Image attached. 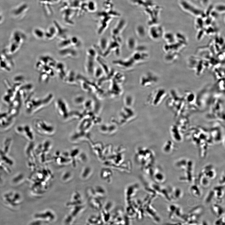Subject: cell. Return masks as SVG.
Listing matches in <instances>:
<instances>
[{
    "label": "cell",
    "mask_w": 225,
    "mask_h": 225,
    "mask_svg": "<svg viewBox=\"0 0 225 225\" xmlns=\"http://www.w3.org/2000/svg\"><path fill=\"white\" fill-rule=\"evenodd\" d=\"M211 210L213 214L217 218L224 215V209L220 205L216 203L212 204L211 206Z\"/></svg>",
    "instance_id": "7c38bea8"
},
{
    "label": "cell",
    "mask_w": 225,
    "mask_h": 225,
    "mask_svg": "<svg viewBox=\"0 0 225 225\" xmlns=\"http://www.w3.org/2000/svg\"><path fill=\"white\" fill-rule=\"evenodd\" d=\"M186 45H187L176 41L172 44H166L165 45L163 46V50L165 54L180 53L185 48Z\"/></svg>",
    "instance_id": "5b68a950"
},
{
    "label": "cell",
    "mask_w": 225,
    "mask_h": 225,
    "mask_svg": "<svg viewBox=\"0 0 225 225\" xmlns=\"http://www.w3.org/2000/svg\"><path fill=\"white\" fill-rule=\"evenodd\" d=\"M162 29L160 28H153L150 32V36L151 38L155 40H158L163 37L164 34Z\"/></svg>",
    "instance_id": "5bb4252c"
},
{
    "label": "cell",
    "mask_w": 225,
    "mask_h": 225,
    "mask_svg": "<svg viewBox=\"0 0 225 225\" xmlns=\"http://www.w3.org/2000/svg\"><path fill=\"white\" fill-rule=\"evenodd\" d=\"M215 199L214 191L212 189L208 194L205 199V202L207 203H210L213 200Z\"/></svg>",
    "instance_id": "7402d4cb"
},
{
    "label": "cell",
    "mask_w": 225,
    "mask_h": 225,
    "mask_svg": "<svg viewBox=\"0 0 225 225\" xmlns=\"http://www.w3.org/2000/svg\"><path fill=\"white\" fill-rule=\"evenodd\" d=\"M167 44H171L176 41L175 35L170 32L164 34L163 37Z\"/></svg>",
    "instance_id": "e0dca14e"
},
{
    "label": "cell",
    "mask_w": 225,
    "mask_h": 225,
    "mask_svg": "<svg viewBox=\"0 0 225 225\" xmlns=\"http://www.w3.org/2000/svg\"><path fill=\"white\" fill-rule=\"evenodd\" d=\"M109 45L106 39H102L100 44V48L102 50L105 51L108 49Z\"/></svg>",
    "instance_id": "603a6c76"
},
{
    "label": "cell",
    "mask_w": 225,
    "mask_h": 225,
    "mask_svg": "<svg viewBox=\"0 0 225 225\" xmlns=\"http://www.w3.org/2000/svg\"><path fill=\"white\" fill-rule=\"evenodd\" d=\"M218 219L215 222V224L216 225H225V216L218 218Z\"/></svg>",
    "instance_id": "484cf974"
},
{
    "label": "cell",
    "mask_w": 225,
    "mask_h": 225,
    "mask_svg": "<svg viewBox=\"0 0 225 225\" xmlns=\"http://www.w3.org/2000/svg\"><path fill=\"white\" fill-rule=\"evenodd\" d=\"M103 70L102 69L100 68V67L96 69H95L94 70V73L97 77H99L100 76L103 74Z\"/></svg>",
    "instance_id": "4316f807"
},
{
    "label": "cell",
    "mask_w": 225,
    "mask_h": 225,
    "mask_svg": "<svg viewBox=\"0 0 225 225\" xmlns=\"http://www.w3.org/2000/svg\"><path fill=\"white\" fill-rule=\"evenodd\" d=\"M184 174L179 178L182 182L186 183H192L194 180L193 170H186L184 171Z\"/></svg>",
    "instance_id": "30bf717a"
},
{
    "label": "cell",
    "mask_w": 225,
    "mask_h": 225,
    "mask_svg": "<svg viewBox=\"0 0 225 225\" xmlns=\"http://www.w3.org/2000/svg\"><path fill=\"white\" fill-rule=\"evenodd\" d=\"M188 65L194 70L197 76H200L203 73L206 69L209 67L208 62L200 57L191 56L188 61Z\"/></svg>",
    "instance_id": "7a4b0ae2"
},
{
    "label": "cell",
    "mask_w": 225,
    "mask_h": 225,
    "mask_svg": "<svg viewBox=\"0 0 225 225\" xmlns=\"http://www.w3.org/2000/svg\"><path fill=\"white\" fill-rule=\"evenodd\" d=\"M200 173L210 180L215 179L217 176L215 168L210 165L205 166L202 169Z\"/></svg>",
    "instance_id": "52a82bcc"
},
{
    "label": "cell",
    "mask_w": 225,
    "mask_h": 225,
    "mask_svg": "<svg viewBox=\"0 0 225 225\" xmlns=\"http://www.w3.org/2000/svg\"><path fill=\"white\" fill-rule=\"evenodd\" d=\"M197 180L199 185L203 188H207L210 185V180L200 173Z\"/></svg>",
    "instance_id": "4fadbf2b"
},
{
    "label": "cell",
    "mask_w": 225,
    "mask_h": 225,
    "mask_svg": "<svg viewBox=\"0 0 225 225\" xmlns=\"http://www.w3.org/2000/svg\"><path fill=\"white\" fill-rule=\"evenodd\" d=\"M24 38L22 34L18 32L15 33L11 41L6 48L5 53L9 56L16 54L21 48Z\"/></svg>",
    "instance_id": "6da1fadb"
},
{
    "label": "cell",
    "mask_w": 225,
    "mask_h": 225,
    "mask_svg": "<svg viewBox=\"0 0 225 225\" xmlns=\"http://www.w3.org/2000/svg\"><path fill=\"white\" fill-rule=\"evenodd\" d=\"M203 210V209L202 207L198 206L190 210L188 213L194 215L199 218L202 214Z\"/></svg>",
    "instance_id": "ac0fdd59"
},
{
    "label": "cell",
    "mask_w": 225,
    "mask_h": 225,
    "mask_svg": "<svg viewBox=\"0 0 225 225\" xmlns=\"http://www.w3.org/2000/svg\"><path fill=\"white\" fill-rule=\"evenodd\" d=\"M190 187V191L192 195L195 198H199L201 195L200 186L198 183L197 179H194Z\"/></svg>",
    "instance_id": "ba28073f"
},
{
    "label": "cell",
    "mask_w": 225,
    "mask_h": 225,
    "mask_svg": "<svg viewBox=\"0 0 225 225\" xmlns=\"http://www.w3.org/2000/svg\"><path fill=\"white\" fill-rule=\"evenodd\" d=\"M215 88L217 89L220 90H224V78H223L218 79L217 83Z\"/></svg>",
    "instance_id": "ffe728a7"
},
{
    "label": "cell",
    "mask_w": 225,
    "mask_h": 225,
    "mask_svg": "<svg viewBox=\"0 0 225 225\" xmlns=\"http://www.w3.org/2000/svg\"><path fill=\"white\" fill-rule=\"evenodd\" d=\"M202 18H203L198 17L196 22V26L197 27V28L201 30L202 29V27H203L204 22L203 20H202Z\"/></svg>",
    "instance_id": "d4e9b609"
},
{
    "label": "cell",
    "mask_w": 225,
    "mask_h": 225,
    "mask_svg": "<svg viewBox=\"0 0 225 225\" xmlns=\"http://www.w3.org/2000/svg\"><path fill=\"white\" fill-rule=\"evenodd\" d=\"M180 53H169L166 54L165 56V60L168 63H172L176 60L179 57Z\"/></svg>",
    "instance_id": "2e32d148"
},
{
    "label": "cell",
    "mask_w": 225,
    "mask_h": 225,
    "mask_svg": "<svg viewBox=\"0 0 225 225\" xmlns=\"http://www.w3.org/2000/svg\"><path fill=\"white\" fill-rule=\"evenodd\" d=\"M204 34V31L202 29L200 30L199 32L197 34V38L198 40H200L203 37Z\"/></svg>",
    "instance_id": "f1b7e54d"
},
{
    "label": "cell",
    "mask_w": 225,
    "mask_h": 225,
    "mask_svg": "<svg viewBox=\"0 0 225 225\" xmlns=\"http://www.w3.org/2000/svg\"><path fill=\"white\" fill-rule=\"evenodd\" d=\"M158 81V77L151 72H148L143 75L141 79V85L144 87L152 85Z\"/></svg>",
    "instance_id": "8992f818"
},
{
    "label": "cell",
    "mask_w": 225,
    "mask_h": 225,
    "mask_svg": "<svg viewBox=\"0 0 225 225\" xmlns=\"http://www.w3.org/2000/svg\"><path fill=\"white\" fill-rule=\"evenodd\" d=\"M170 193L171 200H178L181 199L183 195L182 190L180 188L177 187L171 189Z\"/></svg>",
    "instance_id": "8fae6325"
},
{
    "label": "cell",
    "mask_w": 225,
    "mask_h": 225,
    "mask_svg": "<svg viewBox=\"0 0 225 225\" xmlns=\"http://www.w3.org/2000/svg\"><path fill=\"white\" fill-rule=\"evenodd\" d=\"M225 174L224 173L222 174L220 177L219 180V183L220 185L225 186Z\"/></svg>",
    "instance_id": "83f0119b"
},
{
    "label": "cell",
    "mask_w": 225,
    "mask_h": 225,
    "mask_svg": "<svg viewBox=\"0 0 225 225\" xmlns=\"http://www.w3.org/2000/svg\"><path fill=\"white\" fill-rule=\"evenodd\" d=\"M215 8V11L219 13H224L225 12V6L224 5L219 4L216 5Z\"/></svg>",
    "instance_id": "cb8c5ba5"
},
{
    "label": "cell",
    "mask_w": 225,
    "mask_h": 225,
    "mask_svg": "<svg viewBox=\"0 0 225 225\" xmlns=\"http://www.w3.org/2000/svg\"><path fill=\"white\" fill-rule=\"evenodd\" d=\"M3 20V17L2 16L0 15V22H1Z\"/></svg>",
    "instance_id": "f546056e"
},
{
    "label": "cell",
    "mask_w": 225,
    "mask_h": 225,
    "mask_svg": "<svg viewBox=\"0 0 225 225\" xmlns=\"http://www.w3.org/2000/svg\"><path fill=\"white\" fill-rule=\"evenodd\" d=\"M154 179L158 183L163 184L166 180L165 175L161 171L157 170L155 173Z\"/></svg>",
    "instance_id": "9a60e30c"
},
{
    "label": "cell",
    "mask_w": 225,
    "mask_h": 225,
    "mask_svg": "<svg viewBox=\"0 0 225 225\" xmlns=\"http://www.w3.org/2000/svg\"><path fill=\"white\" fill-rule=\"evenodd\" d=\"M27 6L26 4H24L20 6L15 11L14 14L16 15H18L22 14L27 8Z\"/></svg>",
    "instance_id": "44dd1931"
},
{
    "label": "cell",
    "mask_w": 225,
    "mask_h": 225,
    "mask_svg": "<svg viewBox=\"0 0 225 225\" xmlns=\"http://www.w3.org/2000/svg\"><path fill=\"white\" fill-rule=\"evenodd\" d=\"M5 53H0V70L10 72L14 67L13 62Z\"/></svg>",
    "instance_id": "3957f363"
},
{
    "label": "cell",
    "mask_w": 225,
    "mask_h": 225,
    "mask_svg": "<svg viewBox=\"0 0 225 225\" xmlns=\"http://www.w3.org/2000/svg\"><path fill=\"white\" fill-rule=\"evenodd\" d=\"M181 7L186 12L198 17H203L205 15L200 10L197 8L189 2L182 0L180 2Z\"/></svg>",
    "instance_id": "277c9868"
},
{
    "label": "cell",
    "mask_w": 225,
    "mask_h": 225,
    "mask_svg": "<svg viewBox=\"0 0 225 225\" xmlns=\"http://www.w3.org/2000/svg\"><path fill=\"white\" fill-rule=\"evenodd\" d=\"M127 46L130 50H135L137 47L136 40L133 38L129 39L127 42Z\"/></svg>",
    "instance_id": "d6986e66"
},
{
    "label": "cell",
    "mask_w": 225,
    "mask_h": 225,
    "mask_svg": "<svg viewBox=\"0 0 225 225\" xmlns=\"http://www.w3.org/2000/svg\"><path fill=\"white\" fill-rule=\"evenodd\" d=\"M215 199L218 201L222 200L224 196L225 186L219 185L214 187L213 189Z\"/></svg>",
    "instance_id": "9c48e42d"
},
{
    "label": "cell",
    "mask_w": 225,
    "mask_h": 225,
    "mask_svg": "<svg viewBox=\"0 0 225 225\" xmlns=\"http://www.w3.org/2000/svg\"><path fill=\"white\" fill-rule=\"evenodd\" d=\"M217 62H218V60H217V62H216V63H217ZM208 64H209V63H208ZM215 65H216V66H217V65H216V64H215ZM209 66H210V67L211 66H210V65H209Z\"/></svg>",
    "instance_id": "4dcf8cb0"
}]
</instances>
